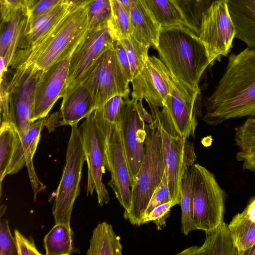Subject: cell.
<instances>
[{"label":"cell","mask_w":255,"mask_h":255,"mask_svg":"<svg viewBox=\"0 0 255 255\" xmlns=\"http://www.w3.org/2000/svg\"><path fill=\"white\" fill-rule=\"evenodd\" d=\"M202 120L217 126L230 119L255 116V49L231 54L212 94L205 98Z\"/></svg>","instance_id":"obj_1"},{"label":"cell","mask_w":255,"mask_h":255,"mask_svg":"<svg viewBox=\"0 0 255 255\" xmlns=\"http://www.w3.org/2000/svg\"><path fill=\"white\" fill-rule=\"evenodd\" d=\"M155 49L172 75L200 91V79L210 63L199 36L183 25L161 27Z\"/></svg>","instance_id":"obj_2"},{"label":"cell","mask_w":255,"mask_h":255,"mask_svg":"<svg viewBox=\"0 0 255 255\" xmlns=\"http://www.w3.org/2000/svg\"><path fill=\"white\" fill-rule=\"evenodd\" d=\"M89 5L67 12L40 40L30 47L16 52L13 68L27 62L46 70L76 47L89 30Z\"/></svg>","instance_id":"obj_3"},{"label":"cell","mask_w":255,"mask_h":255,"mask_svg":"<svg viewBox=\"0 0 255 255\" xmlns=\"http://www.w3.org/2000/svg\"><path fill=\"white\" fill-rule=\"evenodd\" d=\"M152 117L154 127L152 129L145 124L143 160L131 187L129 209L124 213L126 220L137 226L142 225L145 210L165 173L161 124L155 114Z\"/></svg>","instance_id":"obj_4"},{"label":"cell","mask_w":255,"mask_h":255,"mask_svg":"<svg viewBox=\"0 0 255 255\" xmlns=\"http://www.w3.org/2000/svg\"><path fill=\"white\" fill-rule=\"evenodd\" d=\"M189 178L192 221L196 230L210 233L224 222L226 193L214 174L198 163L189 168Z\"/></svg>","instance_id":"obj_5"},{"label":"cell","mask_w":255,"mask_h":255,"mask_svg":"<svg viewBox=\"0 0 255 255\" xmlns=\"http://www.w3.org/2000/svg\"><path fill=\"white\" fill-rule=\"evenodd\" d=\"M200 94V91L189 87L171 75L169 92L162 111L153 105L149 107L168 134L187 138L194 137L198 124L197 103Z\"/></svg>","instance_id":"obj_6"},{"label":"cell","mask_w":255,"mask_h":255,"mask_svg":"<svg viewBox=\"0 0 255 255\" xmlns=\"http://www.w3.org/2000/svg\"><path fill=\"white\" fill-rule=\"evenodd\" d=\"M85 161L82 132L75 124L71 126L62 177L54 193L52 212L55 224L63 223L70 227L73 205L80 193V183Z\"/></svg>","instance_id":"obj_7"},{"label":"cell","mask_w":255,"mask_h":255,"mask_svg":"<svg viewBox=\"0 0 255 255\" xmlns=\"http://www.w3.org/2000/svg\"><path fill=\"white\" fill-rule=\"evenodd\" d=\"M79 82L89 88L97 109L117 95L129 98L130 82L120 65L113 45L96 59Z\"/></svg>","instance_id":"obj_8"},{"label":"cell","mask_w":255,"mask_h":255,"mask_svg":"<svg viewBox=\"0 0 255 255\" xmlns=\"http://www.w3.org/2000/svg\"><path fill=\"white\" fill-rule=\"evenodd\" d=\"M15 68L7 86L9 122L14 125L21 135L33 124L31 120L36 91L45 70L31 62L22 63Z\"/></svg>","instance_id":"obj_9"},{"label":"cell","mask_w":255,"mask_h":255,"mask_svg":"<svg viewBox=\"0 0 255 255\" xmlns=\"http://www.w3.org/2000/svg\"><path fill=\"white\" fill-rule=\"evenodd\" d=\"M228 1H214L202 14L199 37L205 48L210 66L220 61L222 56H228L236 37Z\"/></svg>","instance_id":"obj_10"},{"label":"cell","mask_w":255,"mask_h":255,"mask_svg":"<svg viewBox=\"0 0 255 255\" xmlns=\"http://www.w3.org/2000/svg\"><path fill=\"white\" fill-rule=\"evenodd\" d=\"M83 145L88 166L87 196L97 193L98 204H107L110 196L102 181L106 168L107 137L99 127L93 113L81 125Z\"/></svg>","instance_id":"obj_11"},{"label":"cell","mask_w":255,"mask_h":255,"mask_svg":"<svg viewBox=\"0 0 255 255\" xmlns=\"http://www.w3.org/2000/svg\"><path fill=\"white\" fill-rule=\"evenodd\" d=\"M161 133L165 174L174 207L180 204L184 174L194 164L197 156L194 144L188 138L170 135L161 125Z\"/></svg>","instance_id":"obj_12"},{"label":"cell","mask_w":255,"mask_h":255,"mask_svg":"<svg viewBox=\"0 0 255 255\" xmlns=\"http://www.w3.org/2000/svg\"><path fill=\"white\" fill-rule=\"evenodd\" d=\"M171 78L169 70L160 58L148 56L130 82L131 99H144L148 105L162 108L169 92Z\"/></svg>","instance_id":"obj_13"},{"label":"cell","mask_w":255,"mask_h":255,"mask_svg":"<svg viewBox=\"0 0 255 255\" xmlns=\"http://www.w3.org/2000/svg\"><path fill=\"white\" fill-rule=\"evenodd\" d=\"M137 102L132 99H124L118 125L123 140L131 186L143 160V143L146 134L145 122L137 110Z\"/></svg>","instance_id":"obj_14"},{"label":"cell","mask_w":255,"mask_h":255,"mask_svg":"<svg viewBox=\"0 0 255 255\" xmlns=\"http://www.w3.org/2000/svg\"><path fill=\"white\" fill-rule=\"evenodd\" d=\"M77 46L45 71L36 91L32 123L45 118L57 101L63 98L67 88L70 59Z\"/></svg>","instance_id":"obj_15"},{"label":"cell","mask_w":255,"mask_h":255,"mask_svg":"<svg viewBox=\"0 0 255 255\" xmlns=\"http://www.w3.org/2000/svg\"><path fill=\"white\" fill-rule=\"evenodd\" d=\"M106 168L111 178L108 185L113 190L124 213L131 205V181L120 129L117 125L107 137Z\"/></svg>","instance_id":"obj_16"},{"label":"cell","mask_w":255,"mask_h":255,"mask_svg":"<svg viewBox=\"0 0 255 255\" xmlns=\"http://www.w3.org/2000/svg\"><path fill=\"white\" fill-rule=\"evenodd\" d=\"M113 41L108 22L88 30L71 56L67 88L79 81L96 59L113 46Z\"/></svg>","instance_id":"obj_17"},{"label":"cell","mask_w":255,"mask_h":255,"mask_svg":"<svg viewBox=\"0 0 255 255\" xmlns=\"http://www.w3.org/2000/svg\"><path fill=\"white\" fill-rule=\"evenodd\" d=\"M45 125V118L38 120L23 134L19 135L9 172V175L14 174L24 165L26 166L35 200L37 194L45 189V186L37 175L33 162L41 131Z\"/></svg>","instance_id":"obj_18"},{"label":"cell","mask_w":255,"mask_h":255,"mask_svg":"<svg viewBox=\"0 0 255 255\" xmlns=\"http://www.w3.org/2000/svg\"><path fill=\"white\" fill-rule=\"evenodd\" d=\"M60 108V125L72 126L91 115L97 109L94 99L82 82L66 89Z\"/></svg>","instance_id":"obj_19"},{"label":"cell","mask_w":255,"mask_h":255,"mask_svg":"<svg viewBox=\"0 0 255 255\" xmlns=\"http://www.w3.org/2000/svg\"><path fill=\"white\" fill-rule=\"evenodd\" d=\"M132 35L142 44L156 48L161 26L142 0H137L129 12Z\"/></svg>","instance_id":"obj_20"},{"label":"cell","mask_w":255,"mask_h":255,"mask_svg":"<svg viewBox=\"0 0 255 255\" xmlns=\"http://www.w3.org/2000/svg\"><path fill=\"white\" fill-rule=\"evenodd\" d=\"M228 6L236 38L255 49V0H229Z\"/></svg>","instance_id":"obj_21"},{"label":"cell","mask_w":255,"mask_h":255,"mask_svg":"<svg viewBox=\"0 0 255 255\" xmlns=\"http://www.w3.org/2000/svg\"><path fill=\"white\" fill-rule=\"evenodd\" d=\"M178 255H238V252L228 225L223 222L215 230L206 234L201 247L188 248Z\"/></svg>","instance_id":"obj_22"},{"label":"cell","mask_w":255,"mask_h":255,"mask_svg":"<svg viewBox=\"0 0 255 255\" xmlns=\"http://www.w3.org/2000/svg\"><path fill=\"white\" fill-rule=\"evenodd\" d=\"M236 245L238 255L245 253L255 244V198L228 224Z\"/></svg>","instance_id":"obj_23"},{"label":"cell","mask_w":255,"mask_h":255,"mask_svg":"<svg viewBox=\"0 0 255 255\" xmlns=\"http://www.w3.org/2000/svg\"><path fill=\"white\" fill-rule=\"evenodd\" d=\"M73 8L67 3L62 2L52 9L25 24L23 37L24 41L19 47L27 49L40 40L67 12Z\"/></svg>","instance_id":"obj_24"},{"label":"cell","mask_w":255,"mask_h":255,"mask_svg":"<svg viewBox=\"0 0 255 255\" xmlns=\"http://www.w3.org/2000/svg\"><path fill=\"white\" fill-rule=\"evenodd\" d=\"M235 140L237 160L243 163L244 170L255 172V116L248 117L236 128Z\"/></svg>","instance_id":"obj_25"},{"label":"cell","mask_w":255,"mask_h":255,"mask_svg":"<svg viewBox=\"0 0 255 255\" xmlns=\"http://www.w3.org/2000/svg\"><path fill=\"white\" fill-rule=\"evenodd\" d=\"M122 251L120 238L112 225L106 222L99 224L93 231L87 255H122Z\"/></svg>","instance_id":"obj_26"},{"label":"cell","mask_w":255,"mask_h":255,"mask_svg":"<svg viewBox=\"0 0 255 255\" xmlns=\"http://www.w3.org/2000/svg\"><path fill=\"white\" fill-rule=\"evenodd\" d=\"M142 0L161 27L177 25L188 27L185 17L176 0Z\"/></svg>","instance_id":"obj_27"},{"label":"cell","mask_w":255,"mask_h":255,"mask_svg":"<svg viewBox=\"0 0 255 255\" xmlns=\"http://www.w3.org/2000/svg\"><path fill=\"white\" fill-rule=\"evenodd\" d=\"M19 133L11 123L1 124L0 130V182L1 195V182L9 175L11 164L14 155Z\"/></svg>","instance_id":"obj_28"},{"label":"cell","mask_w":255,"mask_h":255,"mask_svg":"<svg viewBox=\"0 0 255 255\" xmlns=\"http://www.w3.org/2000/svg\"><path fill=\"white\" fill-rule=\"evenodd\" d=\"M43 241L46 255H70L74 252L72 230L64 224H55Z\"/></svg>","instance_id":"obj_29"},{"label":"cell","mask_w":255,"mask_h":255,"mask_svg":"<svg viewBox=\"0 0 255 255\" xmlns=\"http://www.w3.org/2000/svg\"><path fill=\"white\" fill-rule=\"evenodd\" d=\"M123 103V97L117 95L93 112L99 127L107 137L119 124Z\"/></svg>","instance_id":"obj_30"},{"label":"cell","mask_w":255,"mask_h":255,"mask_svg":"<svg viewBox=\"0 0 255 255\" xmlns=\"http://www.w3.org/2000/svg\"><path fill=\"white\" fill-rule=\"evenodd\" d=\"M112 13L108 24L113 40L132 35L129 13L117 0H110Z\"/></svg>","instance_id":"obj_31"},{"label":"cell","mask_w":255,"mask_h":255,"mask_svg":"<svg viewBox=\"0 0 255 255\" xmlns=\"http://www.w3.org/2000/svg\"><path fill=\"white\" fill-rule=\"evenodd\" d=\"M117 39L120 40L126 50L133 77L147 60L149 47L139 42L132 35Z\"/></svg>","instance_id":"obj_32"},{"label":"cell","mask_w":255,"mask_h":255,"mask_svg":"<svg viewBox=\"0 0 255 255\" xmlns=\"http://www.w3.org/2000/svg\"><path fill=\"white\" fill-rule=\"evenodd\" d=\"M216 0H176L188 23L197 30L200 28L203 12Z\"/></svg>","instance_id":"obj_33"},{"label":"cell","mask_w":255,"mask_h":255,"mask_svg":"<svg viewBox=\"0 0 255 255\" xmlns=\"http://www.w3.org/2000/svg\"><path fill=\"white\" fill-rule=\"evenodd\" d=\"M189 169H187L182 183V193L180 205L181 209V232L185 236L196 230L192 221L191 209V190L189 178Z\"/></svg>","instance_id":"obj_34"},{"label":"cell","mask_w":255,"mask_h":255,"mask_svg":"<svg viewBox=\"0 0 255 255\" xmlns=\"http://www.w3.org/2000/svg\"><path fill=\"white\" fill-rule=\"evenodd\" d=\"M110 0H93L89 5V30L107 23L111 17Z\"/></svg>","instance_id":"obj_35"},{"label":"cell","mask_w":255,"mask_h":255,"mask_svg":"<svg viewBox=\"0 0 255 255\" xmlns=\"http://www.w3.org/2000/svg\"><path fill=\"white\" fill-rule=\"evenodd\" d=\"M25 18V11L21 8L14 14L10 20L5 23L0 37V58L3 57L5 55L17 30Z\"/></svg>","instance_id":"obj_36"},{"label":"cell","mask_w":255,"mask_h":255,"mask_svg":"<svg viewBox=\"0 0 255 255\" xmlns=\"http://www.w3.org/2000/svg\"><path fill=\"white\" fill-rule=\"evenodd\" d=\"M173 207L172 201L162 204L154 208L149 214L144 218L142 225L153 222L158 231L166 227V220L170 216L171 209Z\"/></svg>","instance_id":"obj_37"},{"label":"cell","mask_w":255,"mask_h":255,"mask_svg":"<svg viewBox=\"0 0 255 255\" xmlns=\"http://www.w3.org/2000/svg\"><path fill=\"white\" fill-rule=\"evenodd\" d=\"M170 201L172 200L169 190L166 176L164 173L161 182L155 190L147 205L143 219L147 217L156 207Z\"/></svg>","instance_id":"obj_38"},{"label":"cell","mask_w":255,"mask_h":255,"mask_svg":"<svg viewBox=\"0 0 255 255\" xmlns=\"http://www.w3.org/2000/svg\"><path fill=\"white\" fill-rule=\"evenodd\" d=\"M18 255L15 242L11 234L7 220L1 219L0 223V255Z\"/></svg>","instance_id":"obj_39"},{"label":"cell","mask_w":255,"mask_h":255,"mask_svg":"<svg viewBox=\"0 0 255 255\" xmlns=\"http://www.w3.org/2000/svg\"><path fill=\"white\" fill-rule=\"evenodd\" d=\"M64 0H40L30 9L24 10L26 16V24L35 18L48 12Z\"/></svg>","instance_id":"obj_40"},{"label":"cell","mask_w":255,"mask_h":255,"mask_svg":"<svg viewBox=\"0 0 255 255\" xmlns=\"http://www.w3.org/2000/svg\"><path fill=\"white\" fill-rule=\"evenodd\" d=\"M14 240L18 255H41L31 237L28 239L17 230H14Z\"/></svg>","instance_id":"obj_41"},{"label":"cell","mask_w":255,"mask_h":255,"mask_svg":"<svg viewBox=\"0 0 255 255\" xmlns=\"http://www.w3.org/2000/svg\"><path fill=\"white\" fill-rule=\"evenodd\" d=\"M0 78V107L1 124L9 122V107L7 86L6 73Z\"/></svg>","instance_id":"obj_42"},{"label":"cell","mask_w":255,"mask_h":255,"mask_svg":"<svg viewBox=\"0 0 255 255\" xmlns=\"http://www.w3.org/2000/svg\"><path fill=\"white\" fill-rule=\"evenodd\" d=\"M2 22L5 23L20 9L22 8L21 0H0Z\"/></svg>","instance_id":"obj_43"},{"label":"cell","mask_w":255,"mask_h":255,"mask_svg":"<svg viewBox=\"0 0 255 255\" xmlns=\"http://www.w3.org/2000/svg\"><path fill=\"white\" fill-rule=\"evenodd\" d=\"M113 45L120 65L128 79L130 82L132 78L129 60L126 50L119 39L113 40Z\"/></svg>","instance_id":"obj_44"},{"label":"cell","mask_w":255,"mask_h":255,"mask_svg":"<svg viewBox=\"0 0 255 255\" xmlns=\"http://www.w3.org/2000/svg\"><path fill=\"white\" fill-rule=\"evenodd\" d=\"M142 100H139L136 103V108L138 114L144 122L147 123L150 128H153L154 120L152 117L145 110L142 105Z\"/></svg>","instance_id":"obj_45"},{"label":"cell","mask_w":255,"mask_h":255,"mask_svg":"<svg viewBox=\"0 0 255 255\" xmlns=\"http://www.w3.org/2000/svg\"><path fill=\"white\" fill-rule=\"evenodd\" d=\"M93 0H64V2L69 4L72 8H75L83 5L89 4Z\"/></svg>","instance_id":"obj_46"},{"label":"cell","mask_w":255,"mask_h":255,"mask_svg":"<svg viewBox=\"0 0 255 255\" xmlns=\"http://www.w3.org/2000/svg\"><path fill=\"white\" fill-rule=\"evenodd\" d=\"M39 0H21L22 7L24 10H28Z\"/></svg>","instance_id":"obj_47"},{"label":"cell","mask_w":255,"mask_h":255,"mask_svg":"<svg viewBox=\"0 0 255 255\" xmlns=\"http://www.w3.org/2000/svg\"><path fill=\"white\" fill-rule=\"evenodd\" d=\"M124 8L129 13L132 4L137 0H117Z\"/></svg>","instance_id":"obj_48"},{"label":"cell","mask_w":255,"mask_h":255,"mask_svg":"<svg viewBox=\"0 0 255 255\" xmlns=\"http://www.w3.org/2000/svg\"><path fill=\"white\" fill-rule=\"evenodd\" d=\"M6 210V206L5 205H2L0 207V218L2 216L3 214L4 213Z\"/></svg>","instance_id":"obj_49"}]
</instances>
